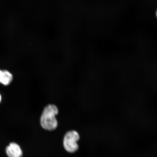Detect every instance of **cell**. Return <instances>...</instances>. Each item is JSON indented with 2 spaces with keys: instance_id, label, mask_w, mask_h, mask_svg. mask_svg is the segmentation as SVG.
Segmentation results:
<instances>
[{
  "instance_id": "2",
  "label": "cell",
  "mask_w": 157,
  "mask_h": 157,
  "mask_svg": "<svg viewBox=\"0 0 157 157\" xmlns=\"http://www.w3.org/2000/svg\"><path fill=\"white\" fill-rule=\"evenodd\" d=\"M79 138V134L77 131L74 130L68 131L65 135L64 138L63 145L65 150L70 153L76 152L78 149L77 142Z\"/></svg>"
},
{
  "instance_id": "5",
  "label": "cell",
  "mask_w": 157,
  "mask_h": 157,
  "mask_svg": "<svg viewBox=\"0 0 157 157\" xmlns=\"http://www.w3.org/2000/svg\"><path fill=\"white\" fill-rule=\"evenodd\" d=\"M2 99V98H1V94H0V103H1V101Z\"/></svg>"
},
{
  "instance_id": "4",
  "label": "cell",
  "mask_w": 157,
  "mask_h": 157,
  "mask_svg": "<svg viewBox=\"0 0 157 157\" xmlns=\"http://www.w3.org/2000/svg\"><path fill=\"white\" fill-rule=\"evenodd\" d=\"M13 79L12 74L8 71L0 70V83L7 86L10 85Z\"/></svg>"
},
{
  "instance_id": "1",
  "label": "cell",
  "mask_w": 157,
  "mask_h": 157,
  "mask_svg": "<svg viewBox=\"0 0 157 157\" xmlns=\"http://www.w3.org/2000/svg\"><path fill=\"white\" fill-rule=\"evenodd\" d=\"M57 107L54 105H49L45 107L40 119L41 126L46 130L52 131L58 126L56 116L58 113Z\"/></svg>"
},
{
  "instance_id": "3",
  "label": "cell",
  "mask_w": 157,
  "mask_h": 157,
  "mask_svg": "<svg viewBox=\"0 0 157 157\" xmlns=\"http://www.w3.org/2000/svg\"><path fill=\"white\" fill-rule=\"evenodd\" d=\"M6 152L8 157H21L22 151L19 145L17 143L12 142L6 149Z\"/></svg>"
},
{
  "instance_id": "6",
  "label": "cell",
  "mask_w": 157,
  "mask_h": 157,
  "mask_svg": "<svg viewBox=\"0 0 157 157\" xmlns=\"http://www.w3.org/2000/svg\"><path fill=\"white\" fill-rule=\"evenodd\" d=\"M156 16L157 17V12H156Z\"/></svg>"
}]
</instances>
